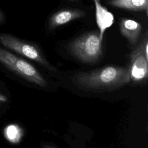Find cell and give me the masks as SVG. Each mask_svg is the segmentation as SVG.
<instances>
[{"instance_id": "cell-1", "label": "cell", "mask_w": 148, "mask_h": 148, "mask_svg": "<svg viewBox=\"0 0 148 148\" xmlns=\"http://www.w3.org/2000/svg\"><path fill=\"white\" fill-rule=\"evenodd\" d=\"M75 80L79 85L91 90H108L121 87L130 81L127 68L107 66L77 73Z\"/></svg>"}, {"instance_id": "cell-2", "label": "cell", "mask_w": 148, "mask_h": 148, "mask_svg": "<svg viewBox=\"0 0 148 148\" xmlns=\"http://www.w3.org/2000/svg\"><path fill=\"white\" fill-rule=\"evenodd\" d=\"M69 48L73 56L83 62L97 61L102 53L99 32H90L79 36L69 44Z\"/></svg>"}, {"instance_id": "cell-3", "label": "cell", "mask_w": 148, "mask_h": 148, "mask_svg": "<svg viewBox=\"0 0 148 148\" xmlns=\"http://www.w3.org/2000/svg\"><path fill=\"white\" fill-rule=\"evenodd\" d=\"M0 63L27 81L40 87H46L47 82L32 64L0 47Z\"/></svg>"}, {"instance_id": "cell-4", "label": "cell", "mask_w": 148, "mask_h": 148, "mask_svg": "<svg viewBox=\"0 0 148 148\" xmlns=\"http://www.w3.org/2000/svg\"><path fill=\"white\" fill-rule=\"evenodd\" d=\"M0 43L14 52L35 61L40 65L53 70V67L45 58L41 50L35 44L5 33L0 34Z\"/></svg>"}, {"instance_id": "cell-5", "label": "cell", "mask_w": 148, "mask_h": 148, "mask_svg": "<svg viewBox=\"0 0 148 148\" xmlns=\"http://www.w3.org/2000/svg\"><path fill=\"white\" fill-rule=\"evenodd\" d=\"M147 34L139 45L130 54L129 75L130 80L140 82L147 77L148 56L146 55L145 46L147 42Z\"/></svg>"}, {"instance_id": "cell-6", "label": "cell", "mask_w": 148, "mask_h": 148, "mask_svg": "<svg viewBox=\"0 0 148 148\" xmlns=\"http://www.w3.org/2000/svg\"><path fill=\"white\" fill-rule=\"evenodd\" d=\"M85 16V12L80 9H68L59 10L50 17L49 20V28L50 29L57 28Z\"/></svg>"}, {"instance_id": "cell-7", "label": "cell", "mask_w": 148, "mask_h": 148, "mask_svg": "<svg viewBox=\"0 0 148 148\" xmlns=\"http://www.w3.org/2000/svg\"><path fill=\"white\" fill-rule=\"evenodd\" d=\"M93 1L95 9L96 23L99 28V38L102 42L104 33L113 25L114 17L111 12L101 5L100 0H93Z\"/></svg>"}, {"instance_id": "cell-8", "label": "cell", "mask_w": 148, "mask_h": 148, "mask_svg": "<svg viewBox=\"0 0 148 148\" xmlns=\"http://www.w3.org/2000/svg\"><path fill=\"white\" fill-rule=\"evenodd\" d=\"M119 28L121 34L127 39L131 45L136 43L142 31V25L139 22L132 19L122 18L119 23Z\"/></svg>"}, {"instance_id": "cell-9", "label": "cell", "mask_w": 148, "mask_h": 148, "mask_svg": "<svg viewBox=\"0 0 148 148\" xmlns=\"http://www.w3.org/2000/svg\"><path fill=\"white\" fill-rule=\"evenodd\" d=\"M106 3L114 8L132 11H143L147 15L148 0H109Z\"/></svg>"}, {"instance_id": "cell-10", "label": "cell", "mask_w": 148, "mask_h": 148, "mask_svg": "<svg viewBox=\"0 0 148 148\" xmlns=\"http://www.w3.org/2000/svg\"><path fill=\"white\" fill-rule=\"evenodd\" d=\"M8 139L13 143L18 142L23 136V131L21 128L18 125H12L8 127L6 131Z\"/></svg>"}, {"instance_id": "cell-11", "label": "cell", "mask_w": 148, "mask_h": 148, "mask_svg": "<svg viewBox=\"0 0 148 148\" xmlns=\"http://www.w3.org/2000/svg\"><path fill=\"white\" fill-rule=\"evenodd\" d=\"M6 14L2 10L0 9V25L3 24L6 21Z\"/></svg>"}, {"instance_id": "cell-12", "label": "cell", "mask_w": 148, "mask_h": 148, "mask_svg": "<svg viewBox=\"0 0 148 148\" xmlns=\"http://www.w3.org/2000/svg\"><path fill=\"white\" fill-rule=\"evenodd\" d=\"M7 101H8L7 97L0 94V102H6Z\"/></svg>"}]
</instances>
